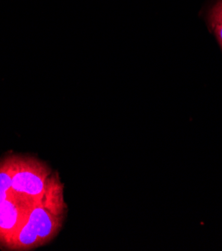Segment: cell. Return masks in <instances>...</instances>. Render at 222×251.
I'll return each mask as SVG.
<instances>
[{
  "instance_id": "cell-1",
  "label": "cell",
  "mask_w": 222,
  "mask_h": 251,
  "mask_svg": "<svg viewBox=\"0 0 222 251\" xmlns=\"http://www.w3.org/2000/svg\"><path fill=\"white\" fill-rule=\"evenodd\" d=\"M66 209L63 184L54 173L44 195L33 203L26 222L12 238L11 248L31 250L50 242L62 227Z\"/></svg>"
},
{
  "instance_id": "cell-2",
  "label": "cell",
  "mask_w": 222,
  "mask_h": 251,
  "mask_svg": "<svg viewBox=\"0 0 222 251\" xmlns=\"http://www.w3.org/2000/svg\"><path fill=\"white\" fill-rule=\"evenodd\" d=\"M50 176V168L41 160L17 155L10 194L36 202L44 195Z\"/></svg>"
},
{
  "instance_id": "cell-3",
  "label": "cell",
  "mask_w": 222,
  "mask_h": 251,
  "mask_svg": "<svg viewBox=\"0 0 222 251\" xmlns=\"http://www.w3.org/2000/svg\"><path fill=\"white\" fill-rule=\"evenodd\" d=\"M33 201L14 196L0 202V246L5 248L28 218Z\"/></svg>"
},
{
  "instance_id": "cell-4",
  "label": "cell",
  "mask_w": 222,
  "mask_h": 251,
  "mask_svg": "<svg viewBox=\"0 0 222 251\" xmlns=\"http://www.w3.org/2000/svg\"><path fill=\"white\" fill-rule=\"evenodd\" d=\"M16 162V154L6 155L0 160V202L10 197V189Z\"/></svg>"
},
{
  "instance_id": "cell-5",
  "label": "cell",
  "mask_w": 222,
  "mask_h": 251,
  "mask_svg": "<svg viewBox=\"0 0 222 251\" xmlns=\"http://www.w3.org/2000/svg\"><path fill=\"white\" fill-rule=\"evenodd\" d=\"M222 21V0H217V2L212 6L208 14V23Z\"/></svg>"
},
{
  "instance_id": "cell-6",
  "label": "cell",
  "mask_w": 222,
  "mask_h": 251,
  "mask_svg": "<svg viewBox=\"0 0 222 251\" xmlns=\"http://www.w3.org/2000/svg\"><path fill=\"white\" fill-rule=\"evenodd\" d=\"M209 26L211 28L212 33L214 34L220 48L222 49V21L209 23Z\"/></svg>"
}]
</instances>
